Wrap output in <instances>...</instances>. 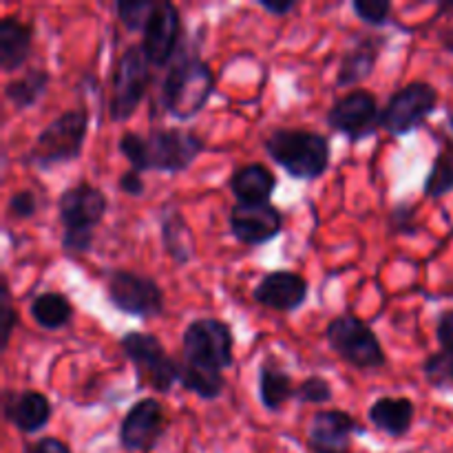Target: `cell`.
<instances>
[{
  "label": "cell",
  "mask_w": 453,
  "mask_h": 453,
  "mask_svg": "<svg viewBox=\"0 0 453 453\" xmlns=\"http://www.w3.org/2000/svg\"><path fill=\"white\" fill-rule=\"evenodd\" d=\"M264 149L295 180H319L330 166V142L323 133L308 128H274Z\"/></svg>",
  "instance_id": "obj_3"
},
{
  "label": "cell",
  "mask_w": 453,
  "mask_h": 453,
  "mask_svg": "<svg viewBox=\"0 0 453 453\" xmlns=\"http://www.w3.org/2000/svg\"><path fill=\"white\" fill-rule=\"evenodd\" d=\"M230 230L243 246H264L279 237L283 230V215L273 203H234L230 211Z\"/></svg>",
  "instance_id": "obj_15"
},
{
  "label": "cell",
  "mask_w": 453,
  "mask_h": 453,
  "mask_svg": "<svg viewBox=\"0 0 453 453\" xmlns=\"http://www.w3.org/2000/svg\"><path fill=\"white\" fill-rule=\"evenodd\" d=\"M261 7H264L265 12L274 13V16L283 18V16H288V13H290V12H295V9H296V0H283V3H273V0H264V3H261Z\"/></svg>",
  "instance_id": "obj_38"
},
{
  "label": "cell",
  "mask_w": 453,
  "mask_h": 453,
  "mask_svg": "<svg viewBox=\"0 0 453 453\" xmlns=\"http://www.w3.org/2000/svg\"><path fill=\"white\" fill-rule=\"evenodd\" d=\"M119 188H122L127 195H133V197H140V195H144L146 186H144V180H142V173H137V171L124 173V175L119 177Z\"/></svg>",
  "instance_id": "obj_36"
},
{
  "label": "cell",
  "mask_w": 453,
  "mask_h": 453,
  "mask_svg": "<svg viewBox=\"0 0 453 453\" xmlns=\"http://www.w3.org/2000/svg\"><path fill=\"white\" fill-rule=\"evenodd\" d=\"M184 361L224 372L234 361V336L219 319H197L188 323L181 336Z\"/></svg>",
  "instance_id": "obj_8"
},
{
  "label": "cell",
  "mask_w": 453,
  "mask_h": 453,
  "mask_svg": "<svg viewBox=\"0 0 453 453\" xmlns=\"http://www.w3.org/2000/svg\"><path fill=\"white\" fill-rule=\"evenodd\" d=\"M119 349L137 372V385L153 392L168 394L180 383V363L166 354L157 336L149 332H128L119 339Z\"/></svg>",
  "instance_id": "obj_6"
},
{
  "label": "cell",
  "mask_w": 453,
  "mask_h": 453,
  "mask_svg": "<svg viewBox=\"0 0 453 453\" xmlns=\"http://www.w3.org/2000/svg\"><path fill=\"white\" fill-rule=\"evenodd\" d=\"M118 146L137 173H181L206 149L197 133L184 128H153L149 135L127 131Z\"/></svg>",
  "instance_id": "obj_1"
},
{
  "label": "cell",
  "mask_w": 453,
  "mask_h": 453,
  "mask_svg": "<svg viewBox=\"0 0 453 453\" xmlns=\"http://www.w3.org/2000/svg\"><path fill=\"white\" fill-rule=\"evenodd\" d=\"M155 4L157 3H150V0H119L115 4V12H118L119 22L128 31H142L149 22L150 13L155 12Z\"/></svg>",
  "instance_id": "obj_30"
},
{
  "label": "cell",
  "mask_w": 453,
  "mask_h": 453,
  "mask_svg": "<svg viewBox=\"0 0 453 453\" xmlns=\"http://www.w3.org/2000/svg\"><path fill=\"white\" fill-rule=\"evenodd\" d=\"M34 31L16 16H4L0 20V69L4 73L18 71L31 56Z\"/></svg>",
  "instance_id": "obj_20"
},
{
  "label": "cell",
  "mask_w": 453,
  "mask_h": 453,
  "mask_svg": "<svg viewBox=\"0 0 453 453\" xmlns=\"http://www.w3.org/2000/svg\"><path fill=\"white\" fill-rule=\"evenodd\" d=\"M27 453H71V449L60 441V438L47 436L27 447Z\"/></svg>",
  "instance_id": "obj_37"
},
{
  "label": "cell",
  "mask_w": 453,
  "mask_h": 453,
  "mask_svg": "<svg viewBox=\"0 0 453 453\" xmlns=\"http://www.w3.org/2000/svg\"><path fill=\"white\" fill-rule=\"evenodd\" d=\"M423 376L432 388L441 389V392L453 389V352L441 349L425 358Z\"/></svg>",
  "instance_id": "obj_29"
},
{
  "label": "cell",
  "mask_w": 453,
  "mask_h": 453,
  "mask_svg": "<svg viewBox=\"0 0 453 453\" xmlns=\"http://www.w3.org/2000/svg\"><path fill=\"white\" fill-rule=\"evenodd\" d=\"M453 190V146L447 144V149H442L441 153L434 159V166L429 171L427 180H425L423 193L427 197L438 199L445 197L447 193Z\"/></svg>",
  "instance_id": "obj_28"
},
{
  "label": "cell",
  "mask_w": 453,
  "mask_h": 453,
  "mask_svg": "<svg viewBox=\"0 0 453 453\" xmlns=\"http://www.w3.org/2000/svg\"><path fill=\"white\" fill-rule=\"evenodd\" d=\"M447 128H449V133H451V137H449V142H447V144L453 146V115L449 119H447Z\"/></svg>",
  "instance_id": "obj_39"
},
{
  "label": "cell",
  "mask_w": 453,
  "mask_h": 453,
  "mask_svg": "<svg viewBox=\"0 0 453 453\" xmlns=\"http://www.w3.org/2000/svg\"><path fill=\"white\" fill-rule=\"evenodd\" d=\"M159 234L162 246L177 265H186L195 257V237L184 215L177 208H166L159 217Z\"/></svg>",
  "instance_id": "obj_23"
},
{
  "label": "cell",
  "mask_w": 453,
  "mask_h": 453,
  "mask_svg": "<svg viewBox=\"0 0 453 453\" xmlns=\"http://www.w3.org/2000/svg\"><path fill=\"white\" fill-rule=\"evenodd\" d=\"M352 9L363 22L372 27L388 25L389 13H392V4L388 0H354Z\"/></svg>",
  "instance_id": "obj_32"
},
{
  "label": "cell",
  "mask_w": 453,
  "mask_h": 453,
  "mask_svg": "<svg viewBox=\"0 0 453 453\" xmlns=\"http://www.w3.org/2000/svg\"><path fill=\"white\" fill-rule=\"evenodd\" d=\"M215 93V75L197 53L177 51V60L166 71L159 88V106L171 118L193 119L202 113Z\"/></svg>",
  "instance_id": "obj_2"
},
{
  "label": "cell",
  "mask_w": 453,
  "mask_h": 453,
  "mask_svg": "<svg viewBox=\"0 0 453 453\" xmlns=\"http://www.w3.org/2000/svg\"><path fill=\"white\" fill-rule=\"evenodd\" d=\"M327 124L348 140L361 142L372 137L380 127V111L374 93L354 88L334 102L327 111Z\"/></svg>",
  "instance_id": "obj_12"
},
{
  "label": "cell",
  "mask_w": 453,
  "mask_h": 453,
  "mask_svg": "<svg viewBox=\"0 0 453 453\" xmlns=\"http://www.w3.org/2000/svg\"><path fill=\"white\" fill-rule=\"evenodd\" d=\"M3 411L4 418L13 427L25 434H35L51 418V403L44 394L35 392V389H25V392L4 389Z\"/></svg>",
  "instance_id": "obj_18"
},
{
  "label": "cell",
  "mask_w": 453,
  "mask_h": 453,
  "mask_svg": "<svg viewBox=\"0 0 453 453\" xmlns=\"http://www.w3.org/2000/svg\"><path fill=\"white\" fill-rule=\"evenodd\" d=\"M181 40L180 9L173 3H157L142 29V49L150 66H166L175 58Z\"/></svg>",
  "instance_id": "obj_13"
},
{
  "label": "cell",
  "mask_w": 453,
  "mask_h": 453,
  "mask_svg": "<svg viewBox=\"0 0 453 453\" xmlns=\"http://www.w3.org/2000/svg\"><path fill=\"white\" fill-rule=\"evenodd\" d=\"M106 202L104 193L96 186L75 184L66 188L58 199V215L65 226L62 233V248L66 252H87L93 246V234L100 221L104 219Z\"/></svg>",
  "instance_id": "obj_4"
},
{
  "label": "cell",
  "mask_w": 453,
  "mask_h": 453,
  "mask_svg": "<svg viewBox=\"0 0 453 453\" xmlns=\"http://www.w3.org/2000/svg\"><path fill=\"white\" fill-rule=\"evenodd\" d=\"M7 211L16 219H29L38 212V195L31 193V190H18L9 197Z\"/></svg>",
  "instance_id": "obj_33"
},
{
  "label": "cell",
  "mask_w": 453,
  "mask_h": 453,
  "mask_svg": "<svg viewBox=\"0 0 453 453\" xmlns=\"http://www.w3.org/2000/svg\"><path fill=\"white\" fill-rule=\"evenodd\" d=\"M385 38L376 35H358L354 40V47L343 53L339 62V73H336V87H354L372 75L376 62H379L380 49H383Z\"/></svg>",
  "instance_id": "obj_19"
},
{
  "label": "cell",
  "mask_w": 453,
  "mask_h": 453,
  "mask_svg": "<svg viewBox=\"0 0 453 453\" xmlns=\"http://www.w3.org/2000/svg\"><path fill=\"white\" fill-rule=\"evenodd\" d=\"M363 432L365 429L348 411H317L310 420V449L312 453H352V436Z\"/></svg>",
  "instance_id": "obj_16"
},
{
  "label": "cell",
  "mask_w": 453,
  "mask_h": 453,
  "mask_svg": "<svg viewBox=\"0 0 453 453\" xmlns=\"http://www.w3.org/2000/svg\"><path fill=\"white\" fill-rule=\"evenodd\" d=\"M414 403L410 398L401 396H383L379 401L372 403L370 411H367V418L374 425L379 432L388 434L392 438L405 436L411 429V423H414Z\"/></svg>",
  "instance_id": "obj_21"
},
{
  "label": "cell",
  "mask_w": 453,
  "mask_h": 453,
  "mask_svg": "<svg viewBox=\"0 0 453 453\" xmlns=\"http://www.w3.org/2000/svg\"><path fill=\"white\" fill-rule=\"evenodd\" d=\"M332 385L323 376H310L296 388V401L303 405H326L332 401Z\"/></svg>",
  "instance_id": "obj_31"
},
{
  "label": "cell",
  "mask_w": 453,
  "mask_h": 453,
  "mask_svg": "<svg viewBox=\"0 0 453 453\" xmlns=\"http://www.w3.org/2000/svg\"><path fill=\"white\" fill-rule=\"evenodd\" d=\"M180 383L181 388L197 394L203 401H215V398H219L226 389L224 372L193 365V363L188 361L180 363Z\"/></svg>",
  "instance_id": "obj_27"
},
{
  "label": "cell",
  "mask_w": 453,
  "mask_h": 453,
  "mask_svg": "<svg viewBox=\"0 0 453 453\" xmlns=\"http://www.w3.org/2000/svg\"><path fill=\"white\" fill-rule=\"evenodd\" d=\"M87 128L88 113L84 106L65 111L40 131L29 153L25 155V162L42 171H49L58 164L73 162L82 153Z\"/></svg>",
  "instance_id": "obj_5"
},
{
  "label": "cell",
  "mask_w": 453,
  "mask_h": 453,
  "mask_svg": "<svg viewBox=\"0 0 453 453\" xmlns=\"http://www.w3.org/2000/svg\"><path fill=\"white\" fill-rule=\"evenodd\" d=\"M106 296L119 312L137 319H153L164 312V292L144 274L113 268L106 273Z\"/></svg>",
  "instance_id": "obj_10"
},
{
  "label": "cell",
  "mask_w": 453,
  "mask_h": 453,
  "mask_svg": "<svg viewBox=\"0 0 453 453\" xmlns=\"http://www.w3.org/2000/svg\"><path fill=\"white\" fill-rule=\"evenodd\" d=\"M277 188V177L264 164H246L230 177V190L239 203H268Z\"/></svg>",
  "instance_id": "obj_22"
},
{
  "label": "cell",
  "mask_w": 453,
  "mask_h": 453,
  "mask_svg": "<svg viewBox=\"0 0 453 453\" xmlns=\"http://www.w3.org/2000/svg\"><path fill=\"white\" fill-rule=\"evenodd\" d=\"M436 336H438V343L442 345V349L453 352V310L451 312H445L441 319H438Z\"/></svg>",
  "instance_id": "obj_35"
},
{
  "label": "cell",
  "mask_w": 453,
  "mask_h": 453,
  "mask_svg": "<svg viewBox=\"0 0 453 453\" xmlns=\"http://www.w3.org/2000/svg\"><path fill=\"white\" fill-rule=\"evenodd\" d=\"M438 91L429 82H410L392 93L380 111V127L392 135H407L423 127L425 119L436 111Z\"/></svg>",
  "instance_id": "obj_11"
},
{
  "label": "cell",
  "mask_w": 453,
  "mask_h": 453,
  "mask_svg": "<svg viewBox=\"0 0 453 453\" xmlns=\"http://www.w3.org/2000/svg\"><path fill=\"white\" fill-rule=\"evenodd\" d=\"M0 308H3V349L9 345V339L13 334V327H16L18 319L16 312H13L12 305V292H9L7 279L3 277V301H0Z\"/></svg>",
  "instance_id": "obj_34"
},
{
  "label": "cell",
  "mask_w": 453,
  "mask_h": 453,
  "mask_svg": "<svg viewBox=\"0 0 453 453\" xmlns=\"http://www.w3.org/2000/svg\"><path fill=\"white\" fill-rule=\"evenodd\" d=\"M292 396H296V388L290 374L273 361L259 367V401L268 411H279Z\"/></svg>",
  "instance_id": "obj_24"
},
{
  "label": "cell",
  "mask_w": 453,
  "mask_h": 453,
  "mask_svg": "<svg viewBox=\"0 0 453 453\" xmlns=\"http://www.w3.org/2000/svg\"><path fill=\"white\" fill-rule=\"evenodd\" d=\"M29 312L31 319L44 330H60V327L69 326L71 317H73V308H71L69 299L60 292H42V295H38L31 301Z\"/></svg>",
  "instance_id": "obj_26"
},
{
  "label": "cell",
  "mask_w": 453,
  "mask_h": 453,
  "mask_svg": "<svg viewBox=\"0 0 453 453\" xmlns=\"http://www.w3.org/2000/svg\"><path fill=\"white\" fill-rule=\"evenodd\" d=\"M326 339L330 348L357 370H380L388 363L379 336L357 317H339L330 321Z\"/></svg>",
  "instance_id": "obj_9"
},
{
  "label": "cell",
  "mask_w": 453,
  "mask_h": 453,
  "mask_svg": "<svg viewBox=\"0 0 453 453\" xmlns=\"http://www.w3.org/2000/svg\"><path fill=\"white\" fill-rule=\"evenodd\" d=\"M252 296L257 303L265 305V308L277 310V312H292L308 299V281L290 270H277V273L265 274L257 283Z\"/></svg>",
  "instance_id": "obj_17"
},
{
  "label": "cell",
  "mask_w": 453,
  "mask_h": 453,
  "mask_svg": "<svg viewBox=\"0 0 453 453\" xmlns=\"http://www.w3.org/2000/svg\"><path fill=\"white\" fill-rule=\"evenodd\" d=\"M168 427L166 411L155 398L137 401L119 423V445L127 451H150Z\"/></svg>",
  "instance_id": "obj_14"
},
{
  "label": "cell",
  "mask_w": 453,
  "mask_h": 453,
  "mask_svg": "<svg viewBox=\"0 0 453 453\" xmlns=\"http://www.w3.org/2000/svg\"><path fill=\"white\" fill-rule=\"evenodd\" d=\"M51 75L44 69H27L20 78H13L4 84V97L16 111L34 106L47 93Z\"/></svg>",
  "instance_id": "obj_25"
},
{
  "label": "cell",
  "mask_w": 453,
  "mask_h": 453,
  "mask_svg": "<svg viewBox=\"0 0 453 453\" xmlns=\"http://www.w3.org/2000/svg\"><path fill=\"white\" fill-rule=\"evenodd\" d=\"M150 84V62L146 60L142 44H131L124 49L115 66L111 82L109 115L113 122H127L140 106L142 97Z\"/></svg>",
  "instance_id": "obj_7"
}]
</instances>
